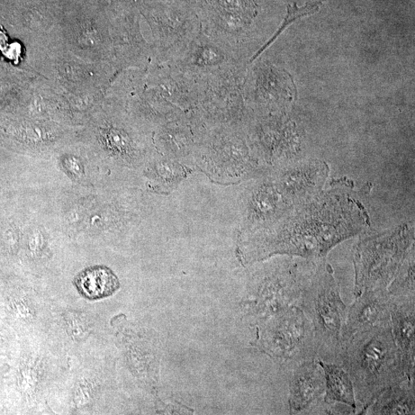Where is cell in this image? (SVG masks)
<instances>
[{
    "mask_svg": "<svg viewBox=\"0 0 415 415\" xmlns=\"http://www.w3.org/2000/svg\"><path fill=\"white\" fill-rule=\"evenodd\" d=\"M370 227L353 185L336 183L284 216L281 227L263 243L258 256L283 254L305 259L326 258L339 243Z\"/></svg>",
    "mask_w": 415,
    "mask_h": 415,
    "instance_id": "6da1fadb",
    "label": "cell"
},
{
    "mask_svg": "<svg viewBox=\"0 0 415 415\" xmlns=\"http://www.w3.org/2000/svg\"><path fill=\"white\" fill-rule=\"evenodd\" d=\"M339 365L353 382L356 399L363 406L360 414H364L387 387L410 381L395 344L391 323L351 336L341 348Z\"/></svg>",
    "mask_w": 415,
    "mask_h": 415,
    "instance_id": "7a4b0ae2",
    "label": "cell"
},
{
    "mask_svg": "<svg viewBox=\"0 0 415 415\" xmlns=\"http://www.w3.org/2000/svg\"><path fill=\"white\" fill-rule=\"evenodd\" d=\"M297 305L312 324L317 359L339 364L345 341L348 308L326 258L314 260Z\"/></svg>",
    "mask_w": 415,
    "mask_h": 415,
    "instance_id": "3957f363",
    "label": "cell"
},
{
    "mask_svg": "<svg viewBox=\"0 0 415 415\" xmlns=\"http://www.w3.org/2000/svg\"><path fill=\"white\" fill-rule=\"evenodd\" d=\"M414 241V229L408 225L360 238L354 254L356 297L365 291L387 288Z\"/></svg>",
    "mask_w": 415,
    "mask_h": 415,
    "instance_id": "277c9868",
    "label": "cell"
},
{
    "mask_svg": "<svg viewBox=\"0 0 415 415\" xmlns=\"http://www.w3.org/2000/svg\"><path fill=\"white\" fill-rule=\"evenodd\" d=\"M264 330L260 346L284 362L299 365L317 359L312 324L297 305L278 313Z\"/></svg>",
    "mask_w": 415,
    "mask_h": 415,
    "instance_id": "5b68a950",
    "label": "cell"
},
{
    "mask_svg": "<svg viewBox=\"0 0 415 415\" xmlns=\"http://www.w3.org/2000/svg\"><path fill=\"white\" fill-rule=\"evenodd\" d=\"M326 162L300 159L285 165L278 176V188L293 206L320 193L329 176Z\"/></svg>",
    "mask_w": 415,
    "mask_h": 415,
    "instance_id": "8992f818",
    "label": "cell"
},
{
    "mask_svg": "<svg viewBox=\"0 0 415 415\" xmlns=\"http://www.w3.org/2000/svg\"><path fill=\"white\" fill-rule=\"evenodd\" d=\"M394 304V297L387 288L365 291L356 297L348 309L344 344L357 332L390 324Z\"/></svg>",
    "mask_w": 415,
    "mask_h": 415,
    "instance_id": "52a82bcc",
    "label": "cell"
},
{
    "mask_svg": "<svg viewBox=\"0 0 415 415\" xmlns=\"http://www.w3.org/2000/svg\"><path fill=\"white\" fill-rule=\"evenodd\" d=\"M290 390L292 414H310L323 407L326 378L317 359L295 366Z\"/></svg>",
    "mask_w": 415,
    "mask_h": 415,
    "instance_id": "ba28073f",
    "label": "cell"
},
{
    "mask_svg": "<svg viewBox=\"0 0 415 415\" xmlns=\"http://www.w3.org/2000/svg\"><path fill=\"white\" fill-rule=\"evenodd\" d=\"M391 312L393 337L406 375L415 377V300H396Z\"/></svg>",
    "mask_w": 415,
    "mask_h": 415,
    "instance_id": "9c48e42d",
    "label": "cell"
},
{
    "mask_svg": "<svg viewBox=\"0 0 415 415\" xmlns=\"http://www.w3.org/2000/svg\"><path fill=\"white\" fill-rule=\"evenodd\" d=\"M415 382L405 381L387 387L369 405L364 414H414Z\"/></svg>",
    "mask_w": 415,
    "mask_h": 415,
    "instance_id": "30bf717a",
    "label": "cell"
},
{
    "mask_svg": "<svg viewBox=\"0 0 415 415\" xmlns=\"http://www.w3.org/2000/svg\"><path fill=\"white\" fill-rule=\"evenodd\" d=\"M317 360L326 378V392L323 399L324 404L331 406L341 404L357 411L353 384L346 370L336 363Z\"/></svg>",
    "mask_w": 415,
    "mask_h": 415,
    "instance_id": "8fae6325",
    "label": "cell"
},
{
    "mask_svg": "<svg viewBox=\"0 0 415 415\" xmlns=\"http://www.w3.org/2000/svg\"><path fill=\"white\" fill-rule=\"evenodd\" d=\"M78 292L89 300L104 299L120 288L118 278L105 266L89 268L75 278Z\"/></svg>",
    "mask_w": 415,
    "mask_h": 415,
    "instance_id": "7c38bea8",
    "label": "cell"
},
{
    "mask_svg": "<svg viewBox=\"0 0 415 415\" xmlns=\"http://www.w3.org/2000/svg\"><path fill=\"white\" fill-rule=\"evenodd\" d=\"M414 246L387 290L397 300H415Z\"/></svg>",
    "mask_w": 415,
    "mask_h": 415,
    "instance_id": "4fadbf2b",
    "label": "cell"
},
{
    "mask_svg": "<svg viewBox=\"0 0 415 415\" xmlns=\"http://www.w3.org/2000/svg\"><path fill=\"white\" fill-rule=\"evenodd\" d=\"M322 2L318 1L307 4L302 7H297L296 4H294L293 6L288 5L287 10L288 13L282 26L275 34L274 37L271 39V40L267 44H266L265 46L261 48L254 57H252L251 62L256 59L257 57L261 55V54L263 53V51L266 50L270 46V45L277 39L278 35L285 30L288 25H291L295 21L299 20L303 16L317 12Z\"/></svg>",
    "mask_w": 415,
    "mask_h": 415,
    "instance_id": "5bb4252c",
    "label": "cell"
}]
</instances>
